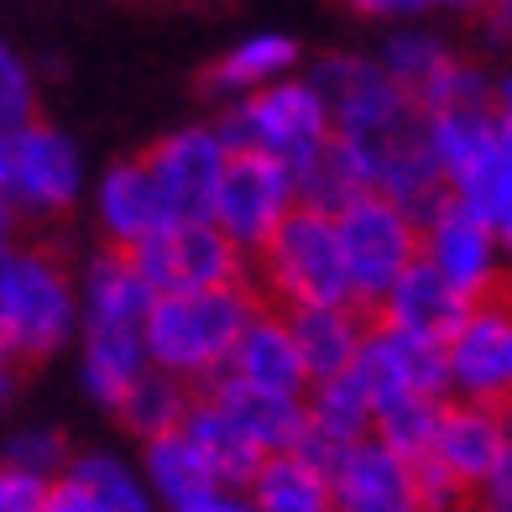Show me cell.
<instances>
[{"label":"cell","mask_w":512,"mask_h":512,"mask_svg":"<svg viewBox=\"0 0 512 512\" xmlns=\"http://www.w3.org/2000/svg\"><path fill=\"white\" fill-rule=\"evenodd\" d=\"M465 314H471V298H460L429 262H418L403 283L387 293V304L377 309L382 324H392V330H408V335L429 340V345H450L455 330L465 324Z\"/></svg>","instance_id":"cell-21"},{"label":"cell","mask_w":512,"mask_h":512,"mask_svg":"<svg viewBox=\"0 0 512 512\" xmlns=\"http://www.w3.org/2000/svg\"><path fill=\"white\" fill-rule=\"evenodd\" d=\"M157 304L152 283L142 277L131 251H95L79 272V309L84 324L79 330H147V314Z\"/></svg>","instance_id":"cell-18"},{"label":"cell","mask_w":512,"mask_h":512,"mask_svg":"<svg viewBox=\"0 0 512 512\" xmlns=\"http://www.w3.org/2000/svg\"><path fill=\"white\" fill-rule=\"evenodd\" d=\"M11 225H16V215H11V204L0 199V246H11Z\"/></svg>","instance_id":"cell-32"},{"label":"cell","mask_w":512,"mask_h":512,"mask_svg":"<svg viewBox=\"0 0 512 512\" xmlns=\"http://www.w3.org/2000/svg\"><path fill=\"white\" fill-rule=\"evenodd\" d=\"M183 439H189V445L209 460V471H215L225 486H236V492H246L251 476L267 465V455L246 439V429L215 398H204V392L194 398L189 418H183Z\"/></svg>","instance_id":"cell-25"},{"label":"cell","mask_w":512,"mask_h":512,"mask_svg":"<svg viewBox=\"0 0 512 512\" xmlns=\"http://www.w3.org/2000/svg\"><path fill=\"white\" fill-rule=\"evenodd\" d=\"M84 194V152L68 131L32 121L0 136V199L16 220H63Z\"/></svg>","instance_id":"cell-5"},{"label":"cell","mask_w":512,"mask_h":512,"mask_svg":"<svg viewBox=\"0 0 512 512\" xmlns=\"http://www.w3.org/2000/svg\"><path fill=\"white\" fill-rule=\"evenodd\" d=\"M345 6H356L366 16H413V11L434 6V0H345Z\"/></svg>","instance_id":"cell-31"},{"label":"cell","mask_w":512,"mask_h":512,"mask_svg":"<svg viewBox=\"0 0 512 512\" xmlns=\"http://www.w3.org/2000/svg\"><path fill=\"white\" fill-rule=\"evenodd\" d=\"M497 6V32H512V0H492Z\"/></svg>","instance_id":"cell-33"},{"label":"cell","mask_w":512,"mask_h":512,"mask_svg":"<svg viewBox=\"0 0 512 512\" xmlns=\"http://www.w3.org/2000/svg\"><path fill=\"white\" fill-rule=\"evenodd\" d=\"M225 377L251 382L262 392H277V398H309L314 382H309V366L298 356V340H293V324L283 309H262L251 319L246 340L236 345Z\"/></svg>","instance_id":"cell-19"},{"label":"cell","mask_w":512,"mask_h":512,"mask_svg":"<svg viewBox=\"0 0 512 512\" xmlns=\"http://www.w3.org/2000/svg\"><path fill=\"white\" fill-rule=\"evenodd\" d=\"M507 418H512V403H507Z\"/></svg>","instance_id":"cell-36"},{"label":"cell","mask_w":512,"mask_h":512,"mask_svg":"<svg viewBox=\"0 0 512 512\" xmlns=\"http://www.w3.org/2000/svg\"><path fill=\"white\" fill-rule=\"evenodd\" d=\"M147 371V330H79V382L100 408L121 413Z\"/></svg>","instance_id":"cell-22"},{"label":"cell","mask_w":512,"mask_h":512,"mask_svg":"<svg viewBox=\"0 0 512 512\" xmlns=\"http://www.w3.org/2000/svg\"><path fill=\"white\" fill-rule=\"evenodd\" d=\"M0 465H16V471L42 476V481H58L68 465H74V450H68V439L53 424H21V429L6 434Z\"/></svg>","instance_id":"cell-27"},{"label":"cell","mask_w":512,"mask_h":512,"mask_svg":"<svg viewBox=\"0 0 512 512\" xmlns=\"http://www.w3.org/2000/svg\"><path fill=\"white\" fill-rule=\"evenodd\" d=\"M293 215H298V173L288 162H272L256 152L230 157L215 225L241 246V256H262Z\"/></svg>","instance_id":"cell-10"},{"label":"cell","mask_w":512,"mask_h":512,"mask_svg":"<svg viewBox=\"0 0 512 512\" xmlns=\"http://www.w3.org/2000/svg\"><path fill=\"white\" fill-rule=\"evenodd\" d=\"M48 512H162L147 476L110 450L74 455V465L48 486Z\"/></svg>","instance_id":"cell-17"},{"label":"cell","mask_w":512,"mask_h":512,"mask_svg":"<svg viewBox=\"0 0 512 512\" xmlns=\"http://www.w3.org/2000/svg\"><path fill=\"white\" fill-rule=\"evenodd\" d=\"M330 486L335 512H429L424 492H418V465L392 455L377 439L345 450L330 465Z\"/></svg>","instance_id":"cell-16"},{"label":"cell","mask_w":512,"mask_h":512,"mask_svg":"<svg viewBox=\"0 0 512 512\" xmlns=\"http://www.w3.org/2000/svg\"><path fill=\"white\" fill-rule=\"evenodd\" d=\"M445 356L460 403H486V408L512 403V277H502L492 293L476 298L455 340L445 345Z\"/></svg>","instance_id":"cell-9"},{"label":"cell","mask_w":512,"mask_h":512,"mask_svg":"<svg viewBox=\"0 0 512 512\" xmlns=\"http://www.w3.org/2000/svg\"><path fill=\"white\" fill-rule=\"evenodd\" d=\"M309 84L319 89L335 136H345V142H377V136H392L424 115L403 95V84L371 58H324Z\"/></svg>","instance_id":"cell-8"},{"label":"cell","mask_w":512,"mask_h":512,"mask_svg":"<svg viewBox=\"0 0 512 512\" xmlns=\"http://www.w3.org/2000/svg\"><path fill=\"white\" fill-rule=\"evenodd\" d=\"M471 507H481V512H512V450L502 455V465L492 476H486V486L476 492V502Z\"/></svg>","instance_id":"cell-30"},{"label":"cell","mask_w":512,"mask_h":512,"mask_svg":"<svg viewBox=\"0 0 512 512\" xmlns=\"http://www.w3.org/2000/svg\"><path fill=\"white\" fill-rule=\"evenodd\" d=\"M293 63H298V42H293V37H283V32L246 37V42H236V48H230L220 63L204 68V95L241 105V100H251V95H262V89L283 84V79L293 74Z\"/></svg>","instance_id":"cell-23"},{"label":"cell","mask_w":512,"mask_h":512,"mask_svg":"<svg viewBox=\"0 0 512 512\" xmlns=\"http://www.w3.org/2000/svg\"><path fill=\"white\" fill-rule=\"evenodd\" d=\"M256 314H262L256 283L157 298L152 314H147V356H152L157 371H168V377L209 387L215 377L230 371V356H236V345L246 340Z\"/></svg>","instance_id":"cell-1"},{"label":"cell","mask_w":512,"mask_h":512,"mask_svg":"<svg viewBox=\"0 0 512 512\" xmlns=\"http://www.w3.org/2000/svg\"><path fill=\"white\" fill-rule=\"evenodd\" d=\"M424 262L445 277L460 298H471V304L507 277V256H502L497 225L481 220L476 209L460 204V199H450L424 225Z\"/></svg>","instance_id":"cell-13"},{"label":"cell","mask_w":512,"mask_h":512,"mask_svg":"<svg viewBox=\"0 0 512 512\" xmlns=\"http://www.w3.org/2000/svg\"><path fill=\"white\" fill-rule=\"evenodd\" d=\"M189 408H194L189 382H178V377H168V371L152 366L142 377V387L121 403V424L142 439V445H152V439H162V434H178L183 418H189Z\"/></svg>","instance_id":"cell-26"},{"label":"cell","mask_w":512,"mask_h":512,"mask_svg":"<svg viewBox=\"0 0 512 512\" xmlns=\"http://www.w3.org/2000/svg\"><path fill=\"white\" fill-rule=\"evenodd\" d=\"M502 256H507V277H512V236H502Z\"/></svg>","instance_id":"cell-34"},{"label":"cell","mask_w":512,"mask_h":512,"mask_svg":"<svg viewBox=\"0 0 512 512\" xmlns=\"http://www.w3.org/2000/svg\"><path fill=\"white\" fill-rule=\"evenodd\" d=\"M465 512H481V507H465Z\"/></svg>","instance_id":"cell-35"},{"label":"cell","mask_w":512,"mask_h":512,"mask_svg":"<svg viewBox=\"0 0 512 512\" xmlns=\"http://www.w3.org/2000/svg\"><path fill=\"white\" fill-rule=\"evenodd\" d=\"M512 450V418L507 408H486V403H445L439 418V439L429 465H439L465 497L476 502V492L486 486V476L502 465V455ZM424 465V460H418Z\"/></svg>","instance_id":"cell-14"},{"label":"cell","mask_w":512,"mask_h":512,"mask_svg":"<svg viewBox=\"0 0 512 512\" xmlns=\"http://www.w3.org/2000/svg\"><path fill=\"white\" fill-rule=\"evenodd\" d=\"M330 220L340 230L345 262H351L356 298L371 309H382L387 293L424 262V225L403 204H392L382 194H361Z\"/></svg>","instance_id":"cell-6"},{"label":"cell","mask_w":512,"mask_h":512,"mask_svg":"<svg viewBox=\"0 0 512 512\" xmlns=\"http://www.w3.org/2000/svg\"><path fill=\"white\" fill-rule=\"evenodd\" d=\"M142 277L152 283L157 298H173V293H215V288H236L251 283V267L241 246L225 236L215 220H173L168 230L131 251Z\"/></svg>","instance_id":"cell-7"},{"label":"cell","mask_w":512,"mask_h":512,"mask_svg":"<svg viewBox=\"0 0 512 512\" xmlns=\"http://www.w3.org/2000/svg\"><path fill=\"white\" fill-rule=\"evenodd\" d=\"M356 377L371 398V413L387 403H408V398H434L445 403L450 387V356L445 345H429L408 330H392V324L371 319L366 330V351L356 361Z\"/></svg>","instance_id":"cell-12"},{"label":"cell","mask_w":512,"mask_h":512,"mask_svg":"<svg viewBox=\"0 0 512 512\" xmlns=\"http://www.w3.org/2000/svg\"><path fill=\"white\" fill-rule=\"evenodd\" d=\"M293 324V340H298V356L309 366V382H340L351 377L361 351H366V330L356 309H298L288 314Z\"/></svg>","instance_id":"cell-24"},{"label":"cell","mask_w":512,"mask_h":512,"mask_svg":"<svg viewBox=\"0 0 512 512\" xmlns=\"http://www.w3.org/2000/svg\"><path fill=\"white\" fill-rule=\"evenodd\" d=\"M256 277L272 293V309L298 314V309H356V277L345 262L340 230L330 215L304 209L277 230L272 246L256 256Z\"/></svg>","instance_id":"cell-3"},{"label":"cell","mask_w":512,"mask_h":512,"mask_svg":"<svg viewBox=\"0 0 512 512\" xmlns=\"http://www.w3.org/2000/svg\"><path fill=\"white\" fill-rule=\"evenodd\" d=\"M37 121V79L6 37H0V136Z\"/></svg>","instance_id":"cell-28"},{"label":"cell","mask_w":512,"mask_h":512,"mask_svg":"<svg viewBox=\"0 0 512 512\" xmlns=\"http://www.w3.org/2000/svg\"><path fill=\"white\" fill-rule=\"evenodd\" d=\"M230 157H236V152L225 147V136L215 126L168 131L147 152V168H152L157 189H162V204H168L173 220H215Z\"/></svg>","instance_id":"cell-11"},{"label":"cell","mask_w":512,"mask_h":512,"mask_svg":"<svg viewBox=\"0 0 512 512\" xmlns=\"http://www.w3.org/2000/svg\"><path fill=\"white\" fill-rule=\"evenodd\" d=\"M204 398H215L236 424L246 429V439L267 460L272 455H288L304 445V424H309V398H277V392H262L251 382L236 377H215L204 387Z\"/></svg>","instance_id":"cell-20"},{"label":"cell","mask_w":512,"mask_h":512,"mask_svg":"<svg viewBox=\"0 0 512 512\" xmlns=\"http://www.w3.org/2000/svg\"><path fill=\"white\" fill-rule=\"evenodd\" d=\"M79 277L48 246H0V345L27 366L79 335Z\"/></svg>","instance_id":"cell-2"},{"label":"cell","mask_w":512,"mask_h":512,"mask_svg":"<svg viewBox=\"0 0 512 512\" xmlns=\"http://www.w3.org/2000/svg\"><path fill=\"white\" fill-rule=\"evenodd\" d=\"M48 486L53 481L0 465V512H48Z\"/></svg>","instance_id":"cell-29"},{"label":"cell","mask_w":512,"mask_h":512,"mask_svg":"<svg viewBox=\"0 0 512 512\" xmlns=\"http://www.w3.org/2000/svg\"><path fill=\"white\" fill-rule=\"evenodd\" d=\"M95 225H100L105 246H115V251H142L157 230L173 225L147 157L110 162V168L100 173V183H95Z\"/></svg>","instance_id":"cell-15"},{"label":"cell","mask_w":512,"mask_h":512,"mask_svg":"<svg viewBox=\"0 0 512 512\" xmlns=\"http://www.w3.org/2000/svg\"><path fill=\"white\" fill-rule=\"evenodd\" d=\"M215 131L225 136L230 152H256V157L288 162V168L298 173L330 147L335 121H330V110H324L314 84L283 79V84L262 89V95L230 105Z\"/></svg>","instance_id":"cell-4"}]
</instances>
